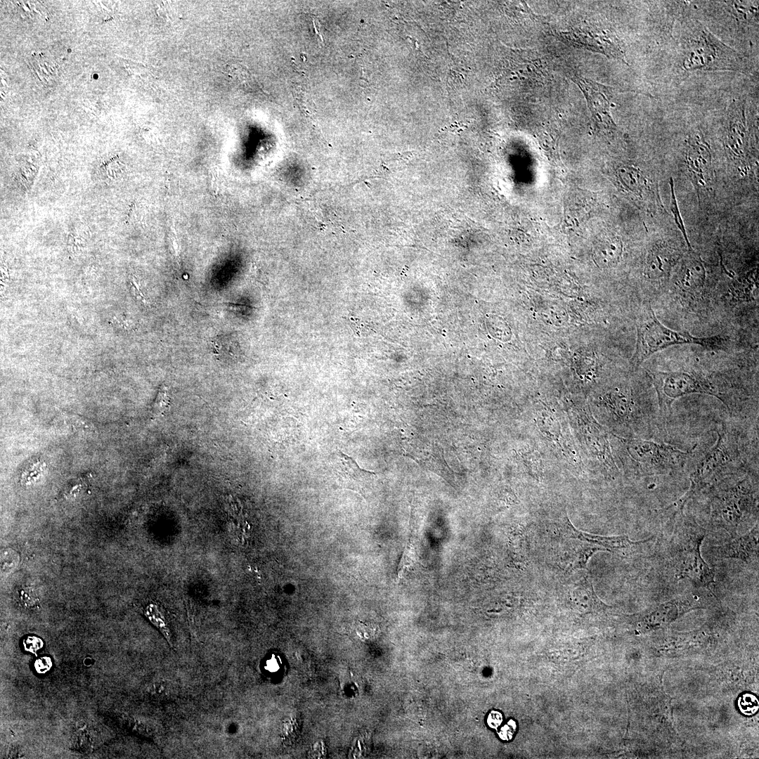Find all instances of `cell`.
I'll list each match as a JSON object with an SVG mask.
<instances>
[{
    "mask_svg": "<svg viewBox=\"0 0 759 759\" xmlns=\"http://www.w3.org/2000/svg\"><path fill=\"white\" fill-rule=\"evenodd\" d=\"M33 467L34 466L30 467L27 469V472L24 473L22 476V481L23 484L26 486L31 485L32 483L37 481L41 472H43V468L41 465H35V467Z\"/></svg>",
    "mask_w": 759,
    "mask_h": 759,
    "instance_id": "f546056e",
    "label": "cell"
},
{
    "mask_svg": "<svg viewBox=\"0 0 759 759\" xmlns=\"http://www.w3.org/2000/svg\"><path fill=\"white\" fill-rule=\"evenodd\" d=\"M52 660L49 656H41L36 659L34 663L35 670L38 673L44 674L52 667Z\"/></svg>",
    "mask_w": 759,
    "mask_h": 759,
    "instance_id": "d6a6232c",
    "label": "cell"
},
{
    "mask_svg": "<svg viewBox=\"0 0 759 759\" xmlns=\"http://www.w3.org/2000/svg\"><path fill=\"white\" fill-rule=\"evenodd\" d=\"M615 175L621 187L628 193L642 197L647 188L650 189L642 171L635 167L621 166Z\"/></svg>",
    "mask_w": 759,
    "mask_h": 759,
    "instance_id": "ffe728a7",
    "label": "cell"
},
{
    "mask_svg": "<svg viewBox=\"0 0 759 759\" xmlns=\"http://www.w3.org/2000/svg\"><path fill=\"white\" fill-rule=\"evenodd\" d=\"M332 469L337 481L342 486L363 494L373 481L376 474L361 469L349 455L338 451Z\"/></svg>",
    "mask_w": 759,
    "mask_h": 759,
    "instance_id": "7c38bea8",
    "label": "cell"
},
{
    "mask_svg": "<svg viewBox=\"0 0 759 759\" xmlns=\"http://www.w3.org/2000/svg\"><path fill=\"white\" fill-rule=\"evenodd\" d=\"M564 528L566 534L570 538L587 542L599 547L604 551H609L619 555H629L638 551L642 545L651 538L641 541H632L627 535L618 536H601L578 531L574 527L568 518L564 523Z\"/></svg>",
    "mask_w": 759,
    "mask_h": 759,
    "instance_id": "8fae6325",
    "label": "cell"
},
{
    "mask_svg": "<svg viewBox=\"0 0 759 759\" xmlns=\"http://www.w3.org/2000/svg\"><path fill=\"white\" fill-rule=\"evenodd\" d=\"M689 597H685L683 599L672 600L661 605L655 611L646 615L644 618V623L654 625L658 623H666L675 618L681 610H687L688 606L691 604Z\"/></svg>",
    "mask_w": 759,
    "mask_h": 759,
    "instance_id": "44dd1931",
    "label": "cell"
},
{
    "mask_svg": "<svg viewBox=\"0 0 759 759\" xmlns=\"http://www.w3.org/2000/svg\"><path fill=\"white\" fill-rule=\"evenodd\" d=\"M738 707L743 714L753 715L757 713L759 708L758 698L752 694H744L738 699Z\"/></svg>",
    "mask_w": 759,
    "mask_h": 759,
    "instance_id": "484cf974",
    "label": "cell"
},
{
    "mask_svg": "<svg viewBox=\"0 0 759 759\" xmlns=\"http://www.w3.org/2000/svg\"><path fill=\"white\" fill-rule=\"evenodd\" d=\"M670 189H671V197H670V209H671V212L673 214L674 219H675V221L677 227L681 231V232L682 233V234H683V235L685 237V241H686L687 244L688 245H687L688 247L689 248L690 250H692V247L690 246L689 242V240L687 239L685 228L682 219L681 218V216H680V212H679V209H678V207H677V202H676V199H675V193H674V190H673V180L672 179H670Z\"/></svg>",
    "mask_w": 759,
    "mask_h": 759,
    "instance_id": "4316f807",
    "label": "cell"
},
{
    "mask_svg": "<svg viewBox=\"0 0 759 759\" xmlns=\"http://www.w3.org/2000/svg\"><path fill=\"white\" fill-rule=\"evenodd\" d=\"M706 270L700 256L691 251L683 259L677 275V285L684 292L694 293L703 286Z\"/></svg>",
    "mask_w": 759,
    "mask_h": 759,
    "instance_id": "2e32d148",
    "label": "cell"
},
{
    "mask_svg": "<svg viewBox=\"0 0 759 759\" xmlns=\"http://www.w3.org/2000/svg\"><path fill=\"white\" fill-rule=\"evenodd\" d=\"M130 287L132 295L140 304L145 307L150 306V301L141 290L139 280L134 275L130 277Z\"/></svg>",
    "mask_w": 759,
    "mask_h": 759,
    "instance_id": "83f0119b",
    "label": "cell"
},
{
    "mask_svg": "<svg viewBox=\"0 0 759 759\" xmlns=\"http://www.w3.org/2000/svg\"><path fill=\"white\" fill-rule=\"evenodd\" d=\"M619 453L626 468L638 476L666 474L681 470L691 456L674 446L642 439H623Z\"/></svg>",
    "mask_w": 759,
    "mask_h": 759,
    "instance_id": "5b68a950",
    "label": "cell"
},
{
    "mask_svg": "<svg viewBox=\"0 0 759 759\" xmlns=\"http://www.w3.org/2000/svg\"><path fill=\"white\" fill-rule=\"evenodd\" d=\"M602 403L611 418L625 426L649 427V410H644L627 391H612L603 397Z\"/></svg>",
    "mask_w": 759,
    "mask_h": 759,
    "instance_id": "ba28073f",
    "label": "cell"
},
{
    "mask_svg": "<svg viewBox=\"0 0 759 759\" xmlns=\"http://www.w3.org/2000/svg\"><path fill=\"white\" fill-rule=\"evenodd\" d=\"M169 406V397L167 393V389L165 387H162L160 389L158 395L157 396L156 401L155 403V408L158 410L160 413L164 411Z\"/></svg>",
    "mask_w": 759,
    "mask_h": 759,
    "instance_id": "4dcf8cb0",
    "label": "cell"
},
{
    "mask_svg": "<svg viewBox=\"0 0 759 759\" xmlns=\"http://www.w3.org/2000/svg\"><path fill=\"white\" fill-rule=\"evenodd\" d=\"M228 78L238 85H246L249 80V73L247 68L240 64H231L226 68Z\"/></svg>",
    "mask_w": 759,
    "mask_h": 759,
    "instance_id": "d4e9b609",
    "label": "cell"
},
{
    "mask_svg": "<svg viewBox=\"0 0 759 759\" xmlns=\"http://www.w3.org/2000/svg\"><path fill=\"white\" fill-rule=\"evenodd\" d=\"M706 531L694 519L682 517L668 547V558L674 578L687 579L695 588H708L714 583L715 570L703 559L701 545Z\"/></svg>",
    "mask_w": 759,
    "mask_h": 759,
    "instance_id": "7a4b0ae2",
    "label": "cell"
},
{
    "mask_svg": "<svg viewBox=\"0 0 759 759\" xmlns=\"http://www.w3.org/2000/svg\"><path fill=\"white\" fill-rule=\"evenodd\" d=\"M714 432L718 435L717 441L690 474L687 491L672 506L673 515L682 512L687 501L700 491L744 467L739 441L734 431L722 423L721 427Z\"/></svg>",
    "mask_w": 759,
    "mask_h": 759,
    "instance_id": "3957f363",
    "label": "cell"
},
{
    "mask_svg": "<svg viewBox=\"0 0 759 759\" xmlns=\"http://www.w3.org/2000/svg\"><path fill=\"white\" fill-rule=\"evenodd\" d=\"M570 597L573 607L581 613L598 611L606 607L597 596L592 583L587 576L575 585Z\"/></svg>",
    "mask_w": 759,
    "mask_h": 759,
    "instance_id": "ac0fdd59",
    "label": "cell"
},
{
    "mask_svg": "<svg viewBox=\"0 0 759 759\" xmlns=\"http://www.w3.org/2000/svg\"><path fill=\"white\" fill-rule=\"evenodd\" d=\"M729 475L712 485L711 519L726 531L731 538L742 520L753 512H758V479L749 472Z\"/></svg>",
    "mask_w": 759,
    "mask_h": 759,
    "instance_id": "6da1fadb",
    "label": "cell"
},
{
    "mask_svg": "<svg viewBox=\"0 0 759 759\" xmlns=\"http://www.w3.org/2000/svg\"><path fill=\"white\" fill-rule=\"evenodd\" d=\"M604 551L603 548L597 545H580L579 548L575 549V554L573 555L574 559L573 563L575 568L586 569V564L590 557L597 551Z\"/></svg>",
    "mask_w": 759,
    "mask_h": 759,
    "instance_id": "cb8c5ba5",
    "label": "cell"
},
{
    "mask_svg": "<svg viewBox=\"0 0 759 759\" xmlns=\"http://www.w3.org/2000/svg\"><path fill=\"white\" fill-rule=\"evenodd\" d=\"M686 165L689 176L696 187L706 188L711 184L713 177L711 154L702 137L696 136L688 139Z\"/></svg>",
    "mask_w": 759,
    "mask_h": 759,
    "instance_id": "9c48e42d",
    "label": "cell"
},
{
    "mask_svg": "<svg viewBox=\"0 0 759 759\" xmlns=\"http://www.w3.org/2000/svg\"><path fill=\"white\" fill-rule=\"evenodd\" d=\"M622 250V242L618 237L604 236L596 243L593 250V258L599 267H611L619 261Z\"/></svg>",
    "mask_w": 759,
    "mask_h": 759,
    "instance_id": "d6986e66",
    "label": "cell"
},
{
    "mask_svg": "<svg viewBox=\"0 0 759 759\" xmlns=\"http://www.w3.org/2000/svg\"><path fill=\"white\" fill-rule=\"evenodd\" d=\"M637 337V351L633 358L637 365L656 352L671 346L693 344L711 349H722L725 342L720 335L696 337L689 333L670 329L659 320L650 306L639 325Z\"/></svg>",
    "mask_w": 759,
    "mask_h": 759,
    "instance_id": "52a82bcc",
    "label": "cell"
},
{
    "mask_svg": "<svg viewBox=\"0 0 759 759\" xmlns=\"http://www.w3.org/2000/svg\"><path fill=\"white\" fill-rule=\"evenodd\" d=\"M729 110L726 145L729 153L734 159L744 160L748 149L744 105L735 102L732 103Z\"/></svg>",
    "mask_w": 759,
    "mask_h": 759,
    "instance_id": "5bb4252c",
    "label": "cell"
},
{
    "mask_svg": "<svg viewBox=\"0 0 759 759\" xmlns=\"http://www.w3.org/2000/svg\"><path fill=\"white\" fill-rule=\"evenodd\" d=\"M23 647L27 651L36 653L44 647V642L39 637L30 635L24 639Z\"/></svg>",
    "mask_w": 759,
    "mask_h": 759,
    "instance_id": "f1b7e54d",
    "label": "cell"
},
{
    "mask_svg": "<svg viewBox=\"0 0 759 759\" xmlns=\"http://www.w3.org/2000/svg\"><path fill=\"white\" fill-rule=\"evenodd\" d=\"M678 259V252L674 248L666 245H658L648 255L646 274L654 280L666 278Z\"/></svg>",
    "mask_w": 759,
    "mask_h": 759,
    "instance_id": "e0dca14e",
    "label": "cell"
},
{
    "mask_svg": "<svg viewBox=\"0 0 759 759\" xmlns=\"http://www.w3.org/2000/svg\"><path fill=\"white\" fill-rule=\"evenodd\" d=\"M559 36L562 41L569 42L574 46L601 53L608 57L622 58L623 53L619 46L606 35L571 31L560 32Z\"/></svg>",
    "mask_w": 759,
    "mask_h": 759,
    "instance_id": "9a60e30c",
    "label": "cell"
},
{
    "mask_svg": "<svg viewBox=\"0 0 759 759\" xmlns=\"http://www.w3.org/2000/svg\"><path fill=\"white\" fill-rule=\"evenodd\" d=\"M501 720V715L498 713H493L488 718V723L493 727H497L500 723Z\"/></svg>",
    "mask_w": 759,
    "mask_h": 759,
    "instance_id": "d590c367",
    "label": "cell"
},
{
    "mask_svg": "<svg viewBox=\"0 0 759 759\" xmlns=\"http://www.w3.org/2000/svg\"><path fill=\"white\" fill-rule=\"evenodd\" d=\"M143 613L146 618L163 634L170 643V630L160 606L155 603H150L145 607Z\"/></svg>",
    "mask_w": 759,
    "mask_h": 759,
    "instance_id": "603a6c76",
    "label": "cell"
},
{
    "mask_svg": "<svg viewBox=\"0 0 759 759\" xmlns=\"http://www.w3.org/2000/svg\"><path fill=\"white\" fill-rule=\"evenodd\" d=\"M419 560V557L417 551L415 543L413 536V528L411 526L410 535L409 537L408 543H407L404 551L403 552L401 561L398 567L397 580H401L405 577L406 574L413 567L415 566Z\"/></svg>",
    "mask_w": 759,
    "mask_h": 759,
    "instance_id": "7402d4cb",
    "label": "cell"
},
{
    "mask_svg": "<svg viewBox=\"0 0 759 759\" xmlns=\"http://www.w3.org/2000/svg\"><path fill=\"white\" fill-rule=\"evenodd\" d=\"M681 37L682 65L691 70L740 71L741 58L699 22L687 25Z\"/></svg>",
    "mask_w": 759,
    "mask_h": 759,
    "instance_id": "277c9868",
    "label": "cell"
},
{
    "mask_svg": "<svg viewBox=\"0 0 759 759\" xmlns=\"http://www.w3.org/2000/svg\"><path fill=\"white\" fill-rule=\"evenodd\" d=\"M758 536L757 523L746 534L732 537L731 540L713 547V553L717 558L736 559L746 564L758 563Z\"/></svg>",
    "mask_w": 759,
    "mask_h": 759,
    "instance_id": "30bf717a",
    "label": "cell"
},
{
    "mask_svg": "<svg viewBox=\"0 0 759 759\" xmlns=\"http://www.w3.org/2000/svg\"><path fill=\"white\" fill-rule=\"evenodd\" d=\"M586 98L592 120L599 130L611 131L616 125L609 112V103L599 84L588 79L576 82Z\"/></svg>",
    "mask_w": 759,
    "mask_h": 759,
    "instance_id": "4fadbf2b",
    "label": "cell"
},
{
    "mask_svg": "<svg viewBox=\"0 0 759 759\" xmlns=\"http://www.w3.org/2000/svg\"><path fill=\"white\" fill-rule=\"evenodd\" d=\"M169 242L173 254L176 257L179 256L180 249L179 244L177 237L173 231H171V233L169 235Z\"/></svg>",
    "mask_w": 759,
    "mask_h": 759,
    "instance_id": "e575fe53",
    "label": "cell"
},
{
    "mask_svg": "<svg viewBox=\"0 0 759 759\" xmlns=\"http://www.w3.org/2000/svg\"><path fill=\"white\" fill-rule=\"evenodd\" d=\"M656 391L660 416L665 423L671 415L672 404L682 396L703 394L715 396L734 412L732 401L706 375L694 370L650 373Z\"/></svg>",
    "mask_w": 759,
    "mask_h": 759,
    "instance_id": "8992f818",
    "label": "cell"
},
{
    "mask_svg": "<svg viewBox=\"0 0 759 759\" xmlns=\"http://www.w3.org/2000/svg\"><path fill=\"white\" fill-rule=\"evenodd\" d=\"M108 322L110 325L121 330H129L131 327L129 320L121 315H112L109 318Z\"/></svg>",
    "mask_w": 759,
    "mask_h": 759,
    "instance_id": "1f68e13d",
    "label": "cell"
},
{
    "mask_svg": "<svg viewBox=\"0 0 759 759\" xmlns=\"http://www.w3.org/2000/svg\"><path fill=\"white\" fill-rule=\"evenodd\" d=\"M169 685L166 682L158 680L155 682L151 687L152 692L156 695H165L168 693Z\"/></svg>",
    "mask_w": 759,
    "mask_h": 759,
    "instance_id": "836d02e7",
    "label": "cell"
}]
</instances>
